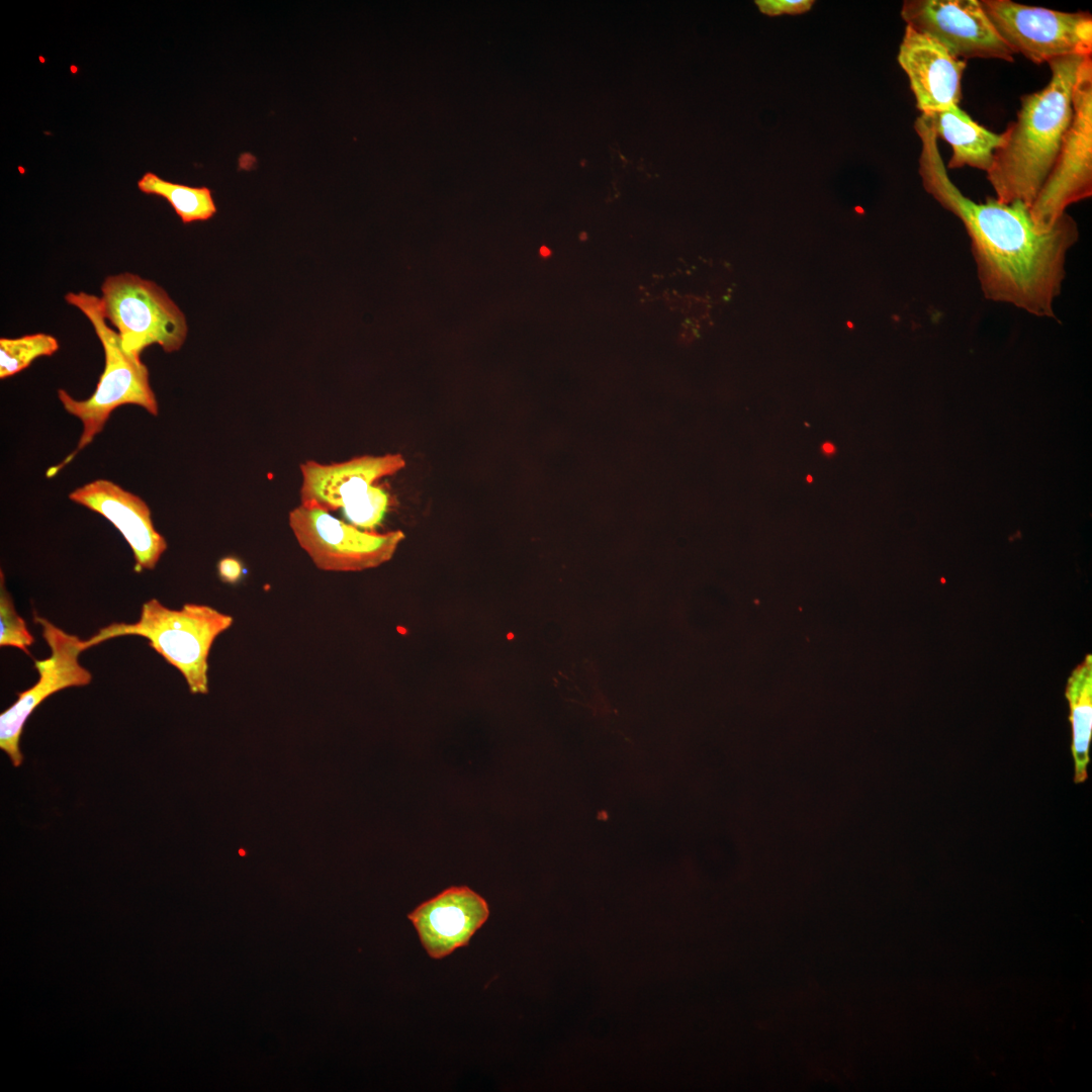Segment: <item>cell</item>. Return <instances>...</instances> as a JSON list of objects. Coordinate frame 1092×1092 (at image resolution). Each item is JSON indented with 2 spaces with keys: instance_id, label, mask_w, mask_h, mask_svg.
<instances>
[{
  "instance_id": "18",
  "label": "cell",
  "mask_w": 1092,
  "mask_h": 1092,
  "mask_svg": "<svg viewBox=\"0 0 1092 1092\" xmlns=\"http://www.w3.org/2000/svg\"><path fill=\"white\" fill-rule=\"evenodd\" d=\"M59 349L58 340L44 333L0 339V378L5 379L27 368L38 357L52 356Z\"/></svg>"
},
{
  "instance_id": "26",
  "label": "cell",
  "mask_w": 1092,
  "mask_h": 1092,
  "mask_svg": "<svg viewBox=\"0 0 1092 1092\" xmlns=\"http://www.w3.org/2000/svg\"><path fill=\"white\" fill-rule=\"evenodd\" d=\"M812 480H813L812 476H811V475H808V476H807V481H808V482H812Z\"/></svg>"
},
{
  "instance_id": "1",
  "label": "cell",
  "mask_w": 1092,
  "mask_h": 1092,
  "mask_svg": "<svg viewBox=\"0 0 1092 1092\" xmlns=\"http://www.w3.org/2000/svg\"><path fill=\"white\" fill-rule=\"evenodd\" d=\"M914 127L922 146V185L964 224L984 297L1037 317L1055 318L1067 255L1080 237L1076 220L1066 212L1052 228L1040 229L1021 201L1004 203L993 197L973 201L949 178L927 117H917Z\"/></svg>"
},
{
  "instance_id": "14",
  "label": "cell",
  "mask_w": 1092,
  "mask_h": 1092,
  "mask_svg": "<svg viewBox=\"0 0 1092 1092\" xmlns=\"http://www.w3.org/2000/svg\"><path fill=\"white\" fill-rule=\"evenodd\" d=\"M404 466L405 460L399 453L364 455L332 464L305 461L300 465V504L328 512L343 509L377 480L397 473Z\"/></svg>"
},
{
  "instance_id": "7",
  "label": "cell",
  "mask_w": 1092,
  "mask_h": 1092,
  "mask_svg": "<svg viewBox=\"0 0 1092 1092\" xmlns=\"http://www.w3.org/2000/svg\"><path fill=\"white\" fill-rule=\"evenodd\" d=\"M980 3L1014 54L1032 63L1092 55V16L1088 12H1064L1011 0Z\"/></svg>"
},
{
  "instance_id": "20",
  "label": "cell",
  "mask_w": 1092,
  "mask_h": 1092,
  "mask_svg": "<svg viewBox=\"0 0 1092 1092\" xmlns=\"http://www.w3.org/2000/svg\"><path fill=\"white\" fill-rule=\"evenodd\" d=\"M388 502L386 491L372 485L362 495L345 505L342 510L353 526L371 530L382 521Z\"/></svg>"
},
{
  "instance_id": "22",
  "label": "cell",
  "mask_w": 1092,
  "mask_h": 1092,
  "mask_svg": "<svg viewBox=\"0 0 1092 1092\" xmlns=\"http://www.w3.org/2000/svg\"><path fill=\"white\" fill-rule=\"evenodd\" d=\"M217 570L222 581L235 583L238 582L243 575V564L238 558L226 556L219 560Z\"/></svg>"
},
{
  "instance_id": "9",
  "label": "cell",
  "mask_w": 1092,
  "mask_h": 1092,
  "mask_svg": "<svg viewBox=\"0 0 1092 1092\" xmlns=\"http://www.w3.org/2000/svg\"><path fill=\"white\" fill-rule=\"evenodd\" d=\"M901 17L916 31L941 44L957 59H999L1013 62L980 0H906Z\"/></svg>"
},
{
  "instance_id": "15",
  "label": "cell",
  "mask_w": 1092,
  "mask_h": 1092,
  "mask_svg": "<svg viewBox=\"0 0 1092 1092\" xmlns=\"http://www.w3.org/2000/svg\"><path fill=\"white\" fill-rule=\"evenodd\" d=\"M924 116L936 138L944 140L952 149L946 165L949 169L969 166L987 172L992 166L995 152L1004 144L1003 132L988 130L959 105Z\"/></svg>"
},
{
  "instance_id": "4",
  "label": "cell",
  "mask_w": 1092,
  "mask_h": 1092,
  "mask_svg": "<svg viewBox=\"0 0 1092 1092\" xmlns=\"http://www.w3.org/2000/svg\"><path fill=\"white\" fill-rule=\"evenodd\" d=\"M66 301L77 307L91 323L99 339L105 357L104 370L92 395L77 400L66 390L59 389L58 397L65 411L78 418L83 431L77 451L88 446L99 434L111 413L123 404L144 407L158 416L159 405L150 383L149 369L142 359L125 352L116 331L111 329L103 315L100 297L86 292H69Z\"/></svg>"
},
{
  "instance_id": "24",
  "label": "cell",
  "mask_w": 1092,
  "mask_h": 1092,
  "mask_svg": "<svg viewBox=\"0 0 1092 1092\" xmlns=\"http://www.w3.org/2000/svg\"><path fill=\"white\" fill-rule=\"evenodd\" d=\"M540 254H541V256H543V257H548V256H550V254H551V251H550V250H549V248H547V247H542V248L540 249Z\"/></svg>"
},
{
  "instance_id": "12",
  "label": "cell",
  "mask_w": 1092,
  "mask_h": 1092,
  "mask_svg": "<svg viewBox=\"0 0 1092 1092\" xmlns=\"http://www.w3.org/2000/svg\"><path fill=\"white\" fill-rule=\"evenodd\" d=\"M488 916V905L480 895L466 886H455L419 905L407 918L429 957L440 960L467 945Z\"/></svg>"
},
{
  "instance_id": "23",
  "label": "cell",
  "mask_w": 1092,
  "mask_h": 1092,
  "mask_svg": "<svg viewBox=\"0 0 1092 1092\" xmlns=\"http://www.w3.org/2000/svg\"><path fill=\"white\" fill-rule=\"evenodd\" d=\"M821 450L824 455L832 456L836 452V447L830 442H825L821 446Z\"/></svg>"
},
{
  "instance_id": "2",
  "label": "cell",
  "mask_w": 1092,
  "mask_h": 1092,
  "mask_svg": "<svg viewBox=\"0 0 1092 1092\" xmlns=\"http://www.w3.org/2000/svg\"><path fill=\"white\" fill-rule=\"evenodd\" d=\"M1066 56L1048 64L1052 76L1040 90L1021 96L1016 119L986 172L996 199L1030 207L1060 152L1073 117V90L1085 58Z\"/></svg>"
},
{
  "instance_id": "17",
  "label": "cell",
  "mask_w": 1092,
  "mask_h": 1092,
  "mask_svg": "<svg viewBox=\"0 0 1092 1092\" xmlns=\"http://www.w3.org/2000/svg\"><path fill=\"white\" fill-rule=\"evenodd\" d=\"M138 188L145 194L166 199L184 224L208 220L217 211L212 192L205 186L173 183L146 172L139 179Z\"/></svg>"
},
{
  "instance_id": "3",
  "label": "cell",
  "mask_w": 1092,
  "mask_h": 1092,
  "mask_svg": "<svg viewBox=\"0 0 1092 1092\" xmlns=\"http://www.w3.org/2000/svg\"><path fill=\"white\" fill-rule=\"evenodd\" d=\"M232 616L198 604L179 610L151 599L134 623H112L85 640L87 649L106 640L136 635L183 675L191 694L208 693V655L216 637L233 625Z\"/></svg>"
},
{
  "instance_id": "11",
  "label": "cell",
  "mask_w": 1092,
  "mask_h": 1092,
  "mask_svg": "<svg viewBox=\"0 0 1092 1092\" xmlns=\"http://www.w3.org/2000/svg\"><path fill=\"white\" fill-rule=\"evenodd\" d=\"M898 63L908 76L921 114L928 116L959 105L967 63L952 57L936 40L906 26Z\"/></svg>"
},
{
  "instance_id": "8",
  "label": "cell",
  "mask_w": 1092,
  "mask_h": 1092,
  "mask_svg": "<svg viewBox=\"0 0 1092 1092\" xmlns=\"http://www.w3.org/2000/svg\"><path fill=\"white\" fill-rule=\"evenodd\" d=\"M289 527L299 546L321 570L354 572L389 561L404 539L400 530L375 533L346 524L328 511L300 504L289 512Z\"/></svg>"
},
{
  "instance_id": "5",
  "label": "cell",
  "mask_w": 1092,
  "mask_h": 1092,
  "mask_svg": "<svg viewBox=\"0 0 1092 1092\" xmlns=\"http://www.w3.org/2000/svg\"><path fill=\"white\" fill-rule=\"evenodd\" d=\"M101 309L116 329L125 352L141 359L154 344L166 353L184 344L188 327L179 306L156 282L123 272L107 276L101 285Z\"/></svg>"
},
{
  "instance_id": "16",
  "label": "cell",
  "mask_w": 1092,
  "mask_h": 1092,
  "mask_svg": "<svg viewBox=\"0 0 1092 1092\" xmlns=\"http://www.w3.org/2000/svg\"><path fill=\"white\" fill-rule=\"evenodd\" d=\"M1072 728L1071 750L1074 760V782L1084 783L1088 778L1090 744L1092 739V656L1072 671L1066 688Z\"/></svg>"
},
{
  "instance_id": "6",
  "label": "cell",
  "mask_w": 1092,
  "mask_h": 1092,
  "mask_svg": "<svg viewBox=\"0 0 1092 1092\" xmlns=\"http://www.w3.org/2000/svg\"><path fill=\"white\" fill-rule=\"evenodd\" d=\"M1092 195V57L1081 65L1073 90V117L1054 167L1029 207L1034 224L1050 229L1074 203Z\"/></svg>"
},
{
  "instance_id": "21",
  "label": "cell",
  "mask_w": 1092,
  "mask_h": 1092,
  "mask_svg": "<svg viewBox=\"0 0 1092 1092\" xmlns=\"http://www.w3.org/2000/svg\"><path fill=\"white\" fill-rule=\"evenodd\" d=\"M759 11L768 16L802 14L809 11L813 0H756Z\"/></svg>"
},
{
  "instance_id": "25",
  "label": "cell",
  "mask_w": 1092,
  "mask_h": 1092,
  "mask_svg": "<svg viewBox=\"0 0 1092 1092\" xmlns=\"http://www.w3.org/2000/svg\"><path fill=\"white\" fill-rule=\"evenodd\" d=\"M580 238H581V240H583V241H584V240L586 239V235H585L584 233H582V234L580 235Z\"/></svg>"
},
{
  "instance_id": "19",
  "label": "cell",
  "mask_w": 1092,
  "mask_h": 1092,
  "mask_svg": "<svg viewBox=\"0 0 1092 1092\" xmlns=\"http://www.w3.org/2000/svg\"><path fill=\"white\" fill-rule=\"evenodd\" d=\"M0 577V646L15 647L30 655L28 647L34 638L25 621L15 611L13 601L5 588L2 571Z\"/></svg>"
},
{
  "instance_id": "13",
  "label": "cell",
  "mask_w": 1092,
  "mask_h": 1092,
  "mask_svg": "<svg viewBox=\"0 0 1092 1092\" xmlns=\"http://www.w3.org/2000/svg\"><path fill=\"white\" fill-rule=\"evenodd\" d=\"M69 498L114 525L132 550L135 572L157 565L167 542L155 529L151 510L140 496L110 480L97 479L72 491Z\"/></svg>"
},
{
  "instance_id": "10",
  "label": "cell",
  "mask_w": 1092,
  "mask_h": 1092,
  "mask_svg": "<svg viewBox=\"0 0 1092 1092\" xmlns=\"http://www.w3.org/2000/svg\"><path fill=\"white\" fill-rule=\"evenodd\" d=\"M51 655L35 660L39 678L34 686L19 693L17 701L0 715V748L12 764L20 766L23 756L19 742L23 726L31 713L53 694L72 687H84L92 680L91 672L81 665L80 654L87 649L84 640L60 629L49 620L34 616Z\"/></svg>"
}]
</instances>
